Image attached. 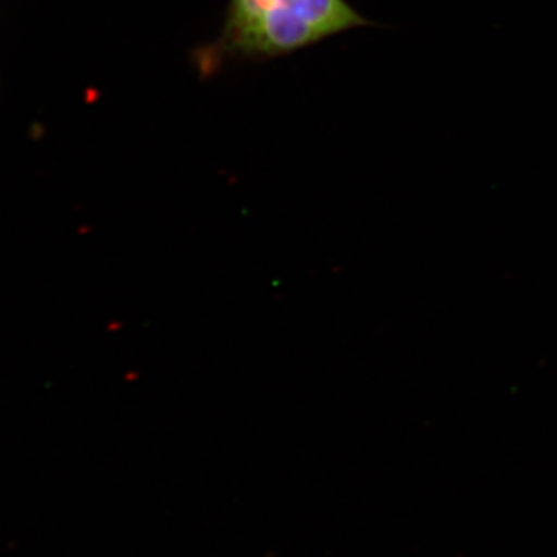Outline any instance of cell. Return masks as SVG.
Returning <instances> with one entry per match:
<instances>
[{"instance_id":"cell-1","label":"cell","mask_w":557,"mask_h":557,"mask_svg":"<svg viewBox=\"0 0 557 557\" xmlns=\"http://www.w3.org/2000/svg\"><path fill=\"white\" fill-rule=\"evenodd\" d=\"M375 27L347 0H230L218 39L194 51L201 76L228 61H269L322 40Z\"/></svg>"}]
</instances>
